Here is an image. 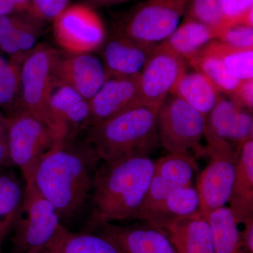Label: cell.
<instances>
[{
  "mask_svg": "<svg viewBox=\"0 0 253 253\" xmlns=\"http://www.w3.org/2000/svg\"><path fill=\"white\" fill-rule=\"evenodd\" d=\"M76 138L55 145L41 160L31 179L61 219L73 217L84 206L101 161L86 139Z\"/></svg>",
  "mask_w": 253,
  "mask_h": 253,
  "instance_id": "1",
  "label": "cell"
},
{
  "mask_svg": "<svg viewBox=\"0 0 253 253\" xmlns=\"http://www.w3.org/2000/svg\"><path fill=\"white\" fill-rule=\"evenodd\" d=\"M149 155L104 162L93 182L90 217L86 232L113 221L136 219L144 204L154 172Z\"/></svg>",
  "mask_w": 253,
  "mask_h": 253,
  "instance_id": "2",
  "label": "cell"
},
{
  "mask_svg": "<svg viewBox=\"0 0 253 253\" xmlns=\"http://www.w3.org/2000/svg\"><path fill=\"white\" fill-rule=\"evenodd\" d=\"M158 109L139 104L89 126L85 139L103 162L149 155L158 143Z\"/></svg>",
  "mask_w": 253,
  "mask_h": 253,
  "instance_id": "3",
  "label": "cell"
},
{
  "mask_svg": "<svg viewBox=\"0 0 253 253\" xmlns=\"http://www.w3.org/2000/svg\"><path fill=\"white\" fill-rule=\"evenodd\" d=\"M60 56L54 48L39 45L24 58L21 65L20 106L51 128L60 139L66 140L56 125L49 103L55 69Z\"/></svg>",
  "mask_w": 253,
  "mask_h": 253,
  "instance_id": "4",
  "label": "cell"
},
{
  "mask_svg": "<svg viewBox=\"0 0 253 253\" xmlns=\"http://www.w3.org/2000/svg\"><path fill=\"white\" fill-rule=\"evenodd\" d=\"M63 224L56 208L37 189L26 182L22 203L11 232L15 253H38L49 244Z\"/></svg>",
  "mask_w": 253,
  "mask_h": 253,
  "instance_id": "5",
  "label": "cell"
},
{
  "mask_svg": "<svg viewBox=\"0 0 253 253\" xmlns=\"http://www.w3.org/2000/svg\"><path fill=\"white\" fill-rule=\"evenodd\" d=\"M239 150L228 141H217L208 144L206 147L201 146L195 152L197 156L210 158L200 174L196 187L201 212L204 215L229 203Z\"/></svg>",
  "mask_w": 253,
  "mask_h": 253,
  "instance_id": "6",
  "label": "cell"
},
{
  "mask_svg": "<svg viewBox=\"0 0 253 253\" xmlns=\"http://www.w3.org/2000/svg\"><path fill=\"white\" fill-rule=\"evenodd\" d=\"M8 118L10 157L13 166L19 168L27 182L31 180L44 155L64 140L49 126L22 109Z\"/></svg>",
  "mask_w": 253,
  "mask_h": 253,
  "instance_id": "7",
  "label": "cell"
},
{
  "mask_svg": "<svg viewBox=\"0 0 253 253\" xmlns=\"http://www.w3.org/2000/svg\"><path fill=\"white\" fill-rule=\"evenodd\" d=\"M206 116L176 95L169 94L157 114L158 142L168 153L195 152L201 147Z\"/></svg>",
  "mask_w": 253,
  "mask_h": 253,
  "instance_id": "8",
  "label": "cell"
},
{
  "mask_svg": "<svg viewBox=\"0 0 253 253\" xmlns=\"http://www.w3.org/2000/svg\"><path fill=\"white\" fill-rule=\"evenodd\" d=\"M54 36L67 54H91L104 43L106 33L98 14L89 6H68L54 21Z\"/></svg>",
  "mask_w": 253,
  "mask_h": 253,
  "instance_id": "9",
  "label": "cell"
},
{
  "mask_svg": "<svg viewBox=\"0 0 253 253\" xmlns=\"http://www.w3.org/2000/svg\"><path fill=\"white\" fill-rule=\"evenodd\" d=\"M189 0H146L128 18L121 33L145 42L164 41L179 26Z\"/></svg>",
  "mask_w": 253,
  "mask_h": 253,
  "instance_id": "10",
  "label": "cell"
},
{
  "mask_svg": "<svg viewBox=\"0 0 253 253\" xmlns=\"http://www.w3.org/2000/svg\"><path fill=\"white\" fill-rule=\"evenodd\" d=\"M188 66L162 43L157 44L140 73L141 104L159 109Z\"/></svg>",
  "mask_w": 253,
  "mask_h": 253,
  "instance_id": "11",
  "label": "cell"
},
{
  "mask_svg": "<svg viewBox=\"0 0 253 253\" xmlns=\"http://www.w3.org/2000/svg\"><path fill=\"white\" fill-rule=\"evenodd\" d=\"M198 168L196 158L189 151L169 153L155 161L154 172L147 195L136 219H140L143 214L175 190L192 186Z\"/></svg>",
  "mask_w": 253,
  "mask_h": 253,
  "instance_id": "12",
  "label": "cell"
},
{
  "mask_svg": "<svg viewBox=\"0 0 253 253\" xmlns=\"http://www.w3.org/2000/svg\"><path fill=\"white\" fill-rule=\"evenodd\" d=\"M139 104H141L140 74L131 76L109 75L104 85L89 101L91 126Z\"/></svg>",
  "mask_w": 253,
  "mask_h": 253,
  "instance_id": "13",
  "label": "cell"
},
{
  "mask_svg": "<svg viewBox=\"0 0 253 253\" xmlns=\"http://www.w3.org/2000/svg\"><path fill=\"white\" fill-rule=\"evenodd\" d=\"M108 76L104 63L91 54L61 55L55 69V77L89 101Z\"/></svg>",
  "mask_w": 253,
  "mask_h": 253,
  "instance_id": "14",
  "label": "cell"
},
{
  "mask_svg": "<svg viewBox=\"0 0 253 253\" xmlns=\"http://www.w3.org/2000/svg\"><path fill=\"white\" fill-rule=\"evenodd\" d=\"M49 103L56 125L67 139L76 138L81 131L91 126L89 101L56 77Z\"/></svg>",
  "mask_w": 253,
  "mask_h": 253,
  "instance_id": "15",
  "label": "cell"
},
{
  "mask_svg": "<svg viewBox=\"0 0 253 253\" xmlns=\"http://www.w3.org/2000/svg\"><path fill=\"white\" fill-rule=\"evenodd\" d=\"M99 234L112 240L125 253H178L166 231L149 223L99 227Z\"/></svg>",
  "mask_w": 253,
  "mask_h": 253,
  "instance_id": "16",
  "label": "cell"
},
{
  "mask_svg": "<svg viewBox=\"0 0 253 253\" xmlns=\"http://www.w3.org/2000/svg\"><path fill=\"white\" fill-rule=\"evenodd\" d=\"M156 45L120 33L108 42L104 47V64L108 74L123 76L140 74Z\"/></svg>",
  "mask_w": 253,
  "mask_h": 253,
  "instance_id": "17",
  "label": "cell"
},
{
  "mask_svg": "<svg viewBox=\"0 0 253 253\" xmlns=\"http://www.w3.org/2000/svg\"><path fill=\"white\" fill-rule=\"evenodd\" d=\"M163 230L178 253H217L212 230L202 212L178 219Z\"/></svg>",
  "mask_w": 253,
  "mask_h": 253,
  "instance_id": "18",
  "label": "cell"
},
{
  "mask_svg": "<svg viewBox=\"0 0 253 253\" xmlns=\"http://www.w3.org/2000/svg\"><path fill=\"white\" fill-rule=\"evenodd\" d=\"M229 203L239 224L253 217V139L240 147Z\"/></svg>",
  "mask_w": 253,
  "mask_h": 253,
  "instance_id": "19",
  "label": "cell"
},
{
  "mask_svg": "<svg viewBox=\"0 0 253 253\" xmlns=\"http://www.w3.org/2000/svg\"><path fill=\"white\" fill-rule=\"evenodd\" d=\"M200 212L201 211L199 193L192 185L173 191L141 216L140 219L164 229L178 219L191 217Z\"/></svg>",
  "mask_w": 253,
  "mask_h": 253,
  "instance_id": "20",
  "label": "cell"
},
{
  "mask_svg": "<svg viewBox=\"0 0 253 253\" xmlns=\"http://www.w3.org/2000/svg\"><path fill=\"white\" fill-rule=\"evenodd\" d=\"M221 31L204 23L185 18L162 44L188 62L208 43L218 39Z\"/></svg>",
  "mask_w": 253,
  "mask_h": 253,
  "instance_id": "21",
  "label": "cell"
},
{
  "mask_svg": "<svg viewBox=\"0 0 253 253\" xmlns=\"http://www.w3.org/2000/svg\"><path fill=\"white\" fill-rule=\"evenodd\" d=\"M41 252L46 253H125L112 240L91 232H71L61 226L49 244ZM40 252V253H41Z\"/></svg>",
  "mask_w": 253,
  "mask_h": 253,
  "instance_id": "22",
  "label": "cell"
},
{
  "mask_svg": "<svg viewBox=\"0 0 253 253\" xmlns=\"http://www.w3.org/2000/svg\"><path fill=\"white\" fill-rule=\"evenodd\" d=\"M170 94L181 98L206 116L222 97V93L202 73L196 71H186Z\"/></svg>",
  "mask_w": 253,
  "mask_h": 253,
  "instance_id": "23",
  "label": "cell"
},
{
  "mask_svg": "<svg viewBox=\"0 0 253 253\" xmlns=\"http://www.w3.org/2000/svg\"><path fill=\"white\" fill-rule=\"evenodd\" d=\"M205 216L212 230L217 253H246L239 223L230 208L222 206Z\"/></svg>",
  "mask_w": 253,
  "mask_h": 253,
  "instance_id": "24",
  "label": "cell"
},
{
  "mask_svg": "<svg viewBox=\"0 0 253 253\" xmlns=\"http://www.w3.org/2000/svg\"><path fill=\"white\" fill-rule=\"evenodd\" d=\"M188 65L202 73L221 93L230 95L241 81L236 78L216 55L202 48L188 61Z\"/></svg>",
  "mask_w": 253,
  "mask_h": 253,
  "instance_id": "25",
  "label": "cell"
},
{
  "mask_svg": "<svg viewBox=\"0 0 253 253\" xmlns=\"http://www.w3.org/2000/svg\"><path fill=\"white\" fill-rule=\"evenodd\" d=\"M24 189L15 176L0 174V250L12 229L21 203Z\"/></svg>",
  "mask_w": 253,
  "mask_h": 253,
  "instance_id": "26",
  "label": "cell"
},
{
  "mask_svg": "<svg viewBox=\"0 0 253 253\" xmlns=\"http://www.w3.org/2000/svg\"><path fill=\"white\" fill-rule=\"evenodd\" d=\"M240 109L241 108L232 100L221 98L206 116L204 137L208 144L217 141H228Z\"/></svg>",
  "mask_w": 253,
  "mask_h": 253,
  "instance_id": "27",
  "label": "cell"
},
{
  "mask_svg": "<svg viewBox=\"0 0 253 253\" xmlns=\"http://www.w3.org/2000/svg\"><path fill=\"white\" fill-rule=\"evenodd\" d=\"M205 47L219 58L240 81L253 79V48L234 47L218 39L210 42Z\"/></svg>",
  "mask_w": 253,
  "mask_h": 253,
  "instance_id": "28",
  "label": "cell"
},
{
  "mask_svg": "<svg viewBox=\"0 0 253 253\" xmlns=\"http://www.w3.org/2000/svg\"><path fill=\"white\" fill-rule=\"evenodd\" d=\"M21 65L0 56V108L7 117L21 109Z\"/></svg>",
  "mask_w": 253,
  "mask_h": 253,
  "instance_id": "29",
  "label": "cell"
},
{
  "mask_svg": "<svg viewBox=\"0 0 253 253\" xmlns=\"http://www.w3.org/2000/svg\"><path fill=\"white\" fill-rule=\"evenodd\" d=\"M184 16L223 30L219 0H189Z\"/></svg>",
  "mask_w": 253,
  "mask_h": 253,
  "instance_id": "30",
  "label": "cell"
},
{
  "mask_svg": "<svg viewBox=\"0 0 253 253\" xmlns=\"http://www.w3.org/2000/svg\"><path fill=\"white\" fill-rule=\"evenodd\" d=\"M223 30L244 24L245 18L253 10V0H219Z\"/></svg>",
  "mask_w": 253,
  "mask_h": 253,
  "instance_id": "31",
  "label": "cell"
},
{
  "mask_svg": "<svg viewBox=\"0 0 253 253\" xmlns=\"http://www.w3.org/2000/svg\"><path fill=\"white\" fill-rule=\"evenodd\" d=\"M70 0H31L27 12L33 18L54 21L68 6Z\"/></svg>",
  "mask_w": 253,
  "mask_h": 253,
  "instance_id": "32",
  "label": "cell"
},
{
  "mask_svg": "<svg viewBox=\"0 0 253 253\" xmlns=\"http://www.w3.org/2000/svg\"><path fill=\"white\" fill-rule=\"evenodd\" d=\"M251 139H253V116L251 111L241 108L236 116L228 141L235 147L240 148Z\"/></svg>",
  "mask_w": 253,
  "mask_h": 253,
  "instance_id": "33",
  "label": "cell"
},
{
  "mask_svg": "<svg viewBox=\"0 0 253 253\" xmlns=\"http://www.w3.org/2000/svg\"><path fill=\"white\" fill-rule=\"evenodd\" d=\"M218 40L237 48H253V27L238 24L223 30Z\"/></svg>",
  "mask_w": 253,
  "mask_h": 253,
  "instance_id": "34",
  "label": "cell"
},
{
  "mask_svg": "<svg viewBox=\"0 0 253 253\" xmlns=\"http://www.w3.org/2000/svg\"><path fill=\"white\" fill-rule=\"evenodd\" d=\"M38 32L27 21L18 18L16 26V39L20 53L23 59L34 49Z\"/></svg>",
  "mask_w": 253,
  "mask_h": 253,
  "instance_id": "35",
  "label": "cell"
},
{
  "mask_svg": "<svg viewBox=\"0 0 253 253\" xmlns=\"http://www.w3.org/2000/svg\"><path fill=\"white\" fill-rule=\"evenodd\" d=\"M230 97L239 107L252 112L253 109V79L241 81L231 93Z\"/></svg>",
  "mask_w": 253,
  "mask_h": 253,
  "instance_id": "36",
  "label": "cell"
},
{
  "mask_svg": "<svg viewBox=\"0 0 253 253\" xmlns=\"http://www.w3.org/2000/svg\"><path fill=\"white\" fill-rule=\"evenodd\" d=\"M13 166L9 146V118L0 111V168Z\"/></svg>",
  "mask_w": 253,
  "mask_h": 253,
  "instance_id": "37",
  "label": "cell"
},
{
  "mask_svg": "<svg viewBox=\"0 0 253 253\" xmlns=\"http://www.w3.org/2000/svg\"><path fill=\"white\" fill-rule=\"evenodd\" d=\"M242 224L244 228L241 236L245 253H253V217L248 218Z\"/></svg>",
  "mask_w": 253,
  "mask_h": 253,
  "instance_id": "38",
  "label": "cell"
},
{
  "mask_svg": "<svg viewBox=\"0 0 253 253\" xmlns=\"http://www.w3.org/2000/svg\"><path fill=\"white\" fill-rule=\"evenodd\" d=\"M101 4H119V3L126 2V1H131V0H96Z\"/></svg>",
  "mask_w": 253,
  "mask_h": 253,
  "instance_id": "39",
  "label": "cell"
},
{
  "mask_svg": "<svg viewBox=\"0 0 253 253\" xmlns=\"http://www.w3.org/2000/svg\"><path fill=\"white\" fill-rule=\"evenodd\" d=\"M1 168H0V174H1Z\"/></svg>",
  "mask_w": 253,
  "mask_h": 253,
  "instance_id": "40",
  "label": "cell"
},
{
  "mask_svg": "<svg viewBox=\"0 0 253 253\" xmlns=\"http://www.w3.org/2000/svg\"><path fill=\"white\" fill-rule=\"evenodd\" d=\"M46 253L41 252V253Z\"/></svg>",
  "mask_w": 253,
  "mask_h": 253,
  "instance_id": "41",
  "label": "cell"
},
{
  "mask_svg": "<svg viewBox=\"0 0 253 253\" xmlns=\"http://www.w3.org/2000/svg\"><path fill=\"white\" fill-rule=\"evenodd\" d=\"M0 253H1V250H0Z\"/></svg>",
  "mask_w": 253,
  "mask_h": 253,
  "instance_id": "42",
  "label": "cell"
}]
</instances>
